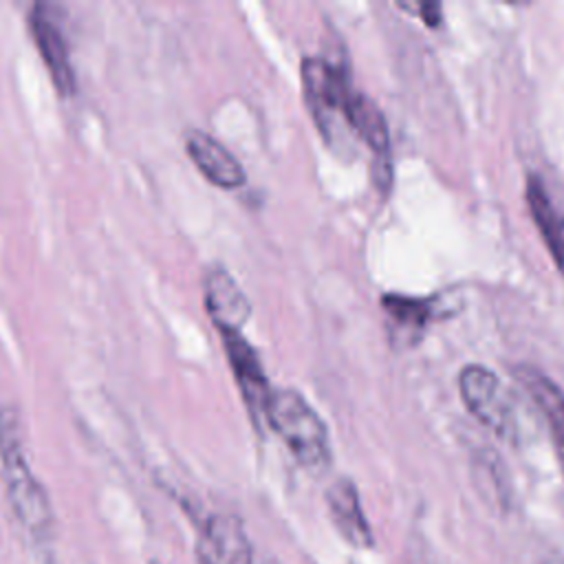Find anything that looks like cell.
Returning <instances> with one entry per match:
<instances>
[{"label":"cell","mask_w":564,"mask_h":564,"mask_svg":"<svg viewBox=\"0 0 564 564\" xmlns=\"http://www.w3.org/2000/svg\"><path fill=\"white\" fill-rule=\"evenodd\" d=\"M0 463L9 507L29 535L33 549L46 551L53 542V509L46 489L33 476L24 452V427L20 410L11 403L0 405Z\"/></svg>","instance_id":"cell-1"},{"label":"cell","mask_w":564,"mask_h":564,"mask_svg":"<svg viewBox=\"0 0 564 564\" xmlns=\"http://www.w3.org/2000/svg\"><path fill=\"white\" fill-rule=\"evenodd\" d=\"M267 423L284 441L291 454L311 471L330 463L328 430L313 405L293 388H275L267 408Z\"/></svg>","instance_id":"cell-2"},{"label":"cell","mask_w":564,"mask_h":564,"mask_svg":"<svg viewBox=\"0 0 564 564\" xmlns=\"http://www.w3.org/2000/svg\"><path fill=\"white\" fill-rule=\"evenodd\" d=\"M302 86L308 112L324 141L339 152L350 150L352 137L357 134L348 121V99L352 90L344 73L322 57H304Z\"/></svg>","instance_id":"cell-3"},{"label":"cell","mask_w":564,"mask_h":564,"mask_svg":"<svg viewBox=\"0 0 564 564\" xmlns=\"http://www.w3.org/2000/svg\"><path fill=\"white\" fill-rule=\"evenodd\" d=\"M458 392L467 410L507 441L518 438V419L511 394L502 381L480 364H469L458 375Z\"/></svg>","instance_id":"cell-4"},{"label":"cell","mask_w":564,"mask_h":564,"mask_svg":"<svg viewBox=\"0 0 564 564\" xmlns=\"http://www.w3.org/2000/svg\"><path fill=\"white\" fill-rule=\"evenodd\" d=\"M220 337L251 419L256 421V425L267 423V408H269L273 388L267 381L258 352L240 333H223Z\"/></svg>","instance_id":"cell-5"},{"label":"cell","mask_w":564,"mask_h":564,"mask_svg":"<svg viewBox=\"0 0 564 564\" xmlns=\"http://www.w3.org/2000/svg\"><path fill=\"white\" fill-rule=\"evenodd\" d=\"M198 564H253V549L242 522L229 513L212 516L196 542Z\"/></svg>","instance_id":"cell-6"},{"label":"cell","mask_w":564,"mask_h":564,"mask_svg":"<svg viewBox=\"0 0 564 564\" xmlns=\"http://www.w3.org/2000/svg\"><path fill=\"white\" fill-rule=\"evenodd\" d=\"M203 295L205 308L220 335L240 333L251 315V302L225 267L216 264L207 269L203 280Z\"/></svg>","instance_id":"cell-7"},{"label":"cell","mask_w":564,"mask_h":564,"mask_svg":"<svg viewBox=\"0 0 564 564\" xmlns=\"http://www.w3.org/2000/svg\"><path fill=\"white\" fill-rule=\"evenodd\" d=\"M348 121L352 132L372 150L375 154V183L386 189L390 187V132L381 108L364 93H350L348 99Z\"/></svg>","instance_id":"cell-8"},{"label":"cell","mask_w":564,"mask_h":564,"mask_svg":"<svg viewBox=\"0 0 564 564\" xmlns=\"http://www.w3.org/2000/svg\"><path fill=\"white\" fill-rule=\"evenodd\" d=\"M29 24L33 31V40L37 44V51L51 73V79L59 95L68 97L75 93V73L68 57V46L64 40V33L57 24V20L51 15L46 4H35Z\"/></svg>","instance_id":"cell-9"},{"label":"cell","mask_w":564,"mask_h":564,"mask_svg":"<svg viewBox=\"0 0 564 564\" xmlns=\"http://www.w3.org/2000/svg\"><path fill=\"white\" fill-rule=\"evenodd\" d=\"M185 150H187L192 163L200 170V174L209 183H214L223 189H236L245 183V170L238 163V159L207 132L187 130L185 132Z\"/></svg>","instance_id":"cell-10"},{"label":"cell","mask_w":564,"mask_h":564,"mask_svg":"<svg viewBox=\"0 0 564 564\" xmlns=\"http://www.w3.org/2000/svg\"><path fill=\"white\" fill-rule=\"evenodd\" d=\"M326 505L333 518V524L337 527L339 535L357 546V549H368L372 546V529L364 516L359 494L352 480L348 478H337L328 489H326Z\"/></svg>","instance_id":"cell-11"},{"label":"cell","mask_w":564,"mask_h":564,"mask_svg":"<svg viewBox=\"0 0 564 564\" xmlns=\"http://www.w3.org/2000/svg\"><path fill=\"white\" fill-rule=\"evenodd\" d=\"M513 375L518 383L524 388V392L533 399L540 414L544 416L553 445L564 460V392L553 379L542 375L538 368L518 366Z\"/></svg>","instance_id":"cell-12"},{"label":"cell","mask_w":564,"mask_h":564,"mask_svg":"<svg viewBox=\"0 0 564 564\" xmlns=\"http://www.w3.org/2000/svg\"><path fill=\"white\" fill-rule=\"evenodd\" d=\"M527 205L531 209V218L538 225L549 253L553 256L560 273L564 275V216L557 205L549 196L544 183L531 174L527 178Z\"/></svg>","instance_id":"cell-13"},{"label":"cell","mask_w":564,"mask_h":564,"mask_svg":"<svg viewBox=\"0 0 564 564\" xmlns=\"http://www.w3.org/2000/svg\"><path fill=\"white\" fill-rule=\"evenodd\" d=\"M383 311L390 315L392 322H397L401 328L419 330L427 324L432 317V302L421 297H408V295H394L386 293L381 297Z\"/></svg>","instance_id":"cell-14"},{"label":"cell","mask_w":564,"mask_h":564,"mask_svg":"<svg viewBox=\"0 0 564 564\" xmlns=\"http://www.w3.org/2000/svg\"><path fill=\"white\" fill-rule=\"evenodd\" d=\"M419 15L423 22H427L430 26H436L441 22V7L436 2H423L416 7Z\"/></svg>","instance_id":"cell-15"}]
</instances>
